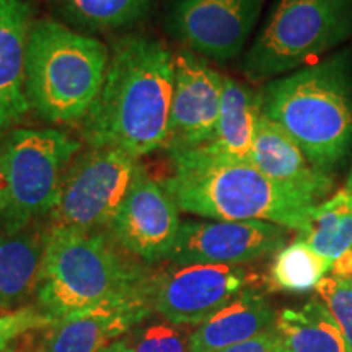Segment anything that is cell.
I'll list each match as a JSON object with an SVG mask.
<instances>
[{
  "instance_id": "6da1fadb",
  "label": "cell",
  "mask_w": 352,
  "mask_h": 352,
  "mask_svg": "<svg viewBox=\"0 0 352 352\" xmlns=\"http://www.w3.org/2000/svg\"><path fill=\"white\" fill-rule=\"evenodd\" d=\"M173 59L160 39L145 34H129L113 44L103 85L80 122L88 147L120 148L138 158L165 148Z\"/></svg>"
},
{
  "instance_id": "7a4b0ae2",
  "label": "cell",
  "mask_w": 352,
  "mask_h": 352,
  "mask_svg": "<svg viewBox=\"0 0 352 352\" xmlns=\"http://www.w3.org/2000/svg\"><path fill=\"white\" fill-rule=\"evenodd\" d=\"M153 276L107 230L44 232L38 307L60 321L113 302L152 300Z\"/></svg>"
},
{
  "instance_id": "3957f363",
  "label": "cell",
  "mask_w": 352,
  "mask_h": 352,
  "mask_svg": "<svg viewBox=\"0 0 352 352\" xmlns=\"http://www.w3.org/2000/svg\"><path fill=\"white\" fill-rule=\"evenodd\" d=\"M173 173L164 186L179 210L214 220H261L303 233L320 204L315 197L267 178L250 162L208 148L170 153Z\"/></svg>"
},
{
  "instance_id": "277c9868",
  "label": "cell",
  "mask_w": 352,
  "mask_h": 352,
  "mask_svg": "<svg viewBox=\"0 0 352 352\" xmlns=\"http://www.w3.org/2000/svg\"><path fill=\"white\" fill-rule=\"evenodd\" d=\"M261 113L276 121L316 168L331 173L352 148V54H334L266 82Z\"/></svg>"
},
{
  "instance_id": "5b68a950",
  "label": "cell",
  "mask_w": 352,
  "mask_h": 352,
  "mask_svg": "<svg viewBox=\"0 0 352 352\" xmlns=\"http://www.w3.org/2000/svg\"><path fill=\"white\" fill-rule=\"evenodd\" d=\"M109 64L107 44L54 20L33 21L26 47V100L52 124L82 122Z\"/></svg>"
},
{
  "instance_id": "8992f818",
  "label": "cell",
  "mask_w": 352,
  "mask_h": 352,
  "mask_svg": "<svg viewBox=\"0 0 352 352\" xmlns=\"http://www.w3.org/2000/svg\"><path fill=\"white\" fill-rule=\"evenodd\" d=\"M352 39V0H276L243 57L252 83H266L315 64Z\"/></svg>"
},
{
  "instance_id": "52a82bcc",
  "label": "cell",
  "mask_w": 352,
  "mask_h": 352,
  "mask_svg": "<svg viewBox=\"0 0 352 352\" xmlns=\"http://www.w3.org/2000/svg\"><path fill=\"white\" fill-rule=\"evenodd\" d=\"M80 151V140L54 127L3 134L6 206L0 227L6 233L25 230L34 219L50 215L65 171Z\"/></svg>"
},
{
  "instance_id": "ba28073f",
  "label": "cell",
  "mask_w": 352,
  "mask_h": 352,
  "mask_svg": "<svg viewBox=\"0 0 352 352\" xmlns=\"http://www.w3.org/2000/svg\"><path fill=\"white\" fill-rule=\"evenodd\" d=\"M139 158L113 147H88L70 162L51 226L76 230H108L139 170Z\"/></svg>"
},
{
  "instance_id": "9c48e42d",
  "label": "cell",
  "mask_w": 352,
  "mask_h": 352,
  "mask_svg": "<svg viewBox=\"0 0 352 352\" xmlns=\"http://www.w3.org/2000/svg\"><path fill=\"white\" fill-rule=\"evenodd\" d=\"M253 277L240 266L189 264L153 276L152 307L165 320L182 327H199L252 289Z\"/></svg>"
},
{
  "instance_id": "30bf717a",
  "label": "cell",
  "mask_w": 352,
  "mask_h": 352,
  "mask_svg": "<svg viewBox=\"0 0 352 352\" xmlns=\"http://www.w3.org/2000/svg\"><path fill=\"white\" fill-rule=\"evenodd\" d=\"M266 0H171L168 30L189 51L227 63L241 54Z\"/></svg>"
},
{
  "instance_id": "8fae6325",
  "label": "cell",
  "mask_w": 352,
  "mask_h": 352,
  "mask_svg": "<svg viewBox=\"0 0 352 352\" xmlns=\"http://www.w3.org/2000/svg\"><path fill=\"white\" fill-rule=\"evenodd\" d=\"M179 226L175 199L140 165L107 232L132 256L153 264L170 258Z\"/></svg>"
},
{
  "instance_id": "7c38bea8",
  "label": "cell",
  "mask_w": 352,
  "mask_h": 352,
  "mask_svg": "<svg viewBox=\"0 0 352 352\" xmlns=\"http://www.w3.org/2000/svg\"><path fill=\"white\" fill-rule=\"evenodd\" d=\"M285 241L287 228L261 220H184L168 261L173 266H239L277 253Z\"/></svg>"
},
{
  "instance_id": "4fadbf2b",
  "label": "cell",
  "mask_w": 352,
  "mask_h": 352,
  "mask_svg": "<svg viewBox=\"0 0 352 352\" xmlns=\"http://www.w3.org/2000/svg\"><path fill=\"white\" fill-rule=\"evenodd\" d=\"M173 63V100L165 142L168 153L204 147L212 140L223 90V77L195 52H178Z\"/></svg>"
},
{
  "instance_id": "5bb4252c",
  "label": "cell",
  "mask_w": 352,
  "mask_h": 352,
  "mask_svg": "<svg viewBox=\"0 0 352 352\" xmlns=\"http://www.w3.org/2000/svg\"><path fill=\"white\" fill-rule=\"evenodd\" d=\"M152 300L113 302L57 321L36 352H100L152 315Z\"/></svg>"
},
{
  "instance_id": "9a60e30c",
  "label": "cell",
  "mask_w": 352,
  "mask_h": 352,
  "mask_svg": "<svg viewBox=\"0 0 352 352\" xmlns=\"http://www.w3.org/2000/svg\"><path fill=\"white\" fill-rule=\"evenodd\" d=\"M250 164L274 182L321 201L333 189L331 173L316 168L283 127L259 114Z\"/></svg>"
},
{
  "instance_id": "2e32d148",
  "label": "cell",
  "mask_w": 352,
  "mask_h": 352,
  "mask_svg": "<svg viewBox=\"0 0 352 352\" xmlns=\"http://www.w3.org/2000/svg\"><path fill=\"white\" fill-rule=\"evenodd\" d=\"M33 25L25 0H0V134L30 111L26 100V47Z\"/></svg>"
},
{
  "instance_id": "e0dca14e",
  "label": "cell",
  "mask_w": 352,
  "mask_h": 352,
  "mask_svg": "<svg viewBox=\"0 0 352 352\" xmlns=\"http://www.w3.org/2000/svg\"><path fill=\"white\" fill-rule=\"evenodd\" d=\"M276 314L253 287L220 308L191 333V352H220L274 327Z\"/></svg>"
},
{
  "instance_id": "ac0fdd59",
  "label": "cell",
  "mask_w": 352,
  "mask_h": 352,
  "mask_svg": "<svg viewBox=\"0 0 352 352\" xmlns=\"http://www.w3.org/2000/svg\"><path fill=\"white\" fill-rule=\"evenodd\" d=\"M259 114V95L235 78L223 77L217 127L204 148L233 160L250 162Z\"/></svg>"
},
{
  "instance_id": "d6986e66",
  "label": "cell",
  "mask_w": 352,
  "mask_h": 352,
  "mask_svg": "<svg viewBox=\"0 0 352 352\" xmlns=\"http://www.w3.org/2000/svg\"><path fill=\"white\" fill-rule=\"evenodd\" d=\"M43 250L44 233L25 228L0 235V311L36 292Z\"/></svg>"
},
{
  "instance_id": "ffe728a7",
  "label": "cell",
  "mask_w": 352,
  "mask_h": 352,
  "mask_svg": "<svg viewBox=\"0 0 352 352\" xmlns=\"http://www.w3.org/2000/svg\"><path fill=\"white\" fill-rule=\"evenodd\" d=\"M274 329L284 352H349L340 327L320 298L277 314Z\"/></svg>"
},
{
  "instance_id": "44dd1931",
  "label": "cell",
  "mask_w": 352,
  "mask_h": 352,
  "mask_svg": "<svg viewBox=\"0 0 352 352\" xmlns=\"http://www.w3.org/2000/svg\"><path fill=\"white\" fill-rule=\"evenodd\" d=\"M303 239L320 256L338 261L352 250V191L341 189L329 199L320 202L310 215Z\"/></svg>"
},
{
  "instance_id": "7402d4cb",
  "label": "cell",
  "mask_w": 352,
  "mask_h": 352,
  "mask_svg": "<svg viewBox=\"0 0 352 352\" xmlns=\"http://www.w3.org/2000/svg\"><path fill=\"white\" fill-rule=\"evenodd\" d=\"M152 6L153 0H59V12L78 30L103 33L138 25Z\"/></svg>"
},
{
  "instance_id": "603a6c76",
  "label": "cell",
  "mask_w": 352,
  "mask_h": 352,
  "mask_svg": "<svg viewBox=\"0 0 352 352\" xmlns=\"http://www.w3.org/2000/svg\"><path fill=\"white\" fill-rule=\"evenodd\" d=\"M331 266L305 240L297 239L276 253L270 270V285L283 292H308L331 272Z\"/></svg>"
},
{
  "instance_id": "cb8c5ba5",
  "label": "cell",
  "mask_w": 352,
  "mask_h": 352,
  "mask_svg": "<svg viewBox=\"0 0 352 352\" xmlns=\"http://www.w3.org/2000/svg\"><path fill=\"white\" fill-rule=\"evenodd\" d=\"M186 328L165 318L140 323L131 340L134 352H191V333Z\"/></svg>"
},
{
  "instance_id": "d4e9b609",
  "label": "cell",
  "mask_w": 352,
  "mask_h": 352,
  "mask_svg": "<svg viewBox=\"0 0 352 352\" xmlns=\"http://www.w3.org/2000/svg\"><path fill=\"white\" fill-rule=\"evenodd\" d=\"M315 290L340 327L347 351L352 352V284L329 272L320 280Z\"/></svg>"
},
{
  "instance_id": "484cf974",
  "label": "cell",
  "mask_w": 352,
  "mask_h": 352,
  "mask_svg": "<svg viewBox=\"0 0 352 352\" xmlns=\"http://www.w3.org/2000/svg\"><path fill=\"white\" fill-rule=\"evenodd\" d=\"M57 321L39 307H25L16 311L0 314V352L10 349L12 342L28 333L46 331Z\"/></svg>"
},
{
  "instance_id": "4316f807",
  "label": "cell",
  "mask_w": 352,
  "mask_h": 352,
  "mask_svg": "<svg viewBox=\"0 0 352 352\" xmlns=\"http://www.w3.org/2000/svg\"><path fill=\"white\" fill-rule=\"evenodd\" d=\"M220 352H284V349L274 327H272L267 331L252 338V340L240 342V344L232 346Z\"/></svg>"
},
{
  "instance_id": "83f0119b",
  "label": "cell",
  "mask_w": 352,
  "mask_h": 352,
  "mask_svg": "<svg viewBox=\"0 0 352 352\" xmlns=\"http://www.w3.org/2000/svg\"><path fill=\"white\" fill-rule=\"evenodd\" d=\"M331 274L340 276L342 279L349 280L352 284V250L347 252L344 256H341L338 261L333 263L331 266Z\"/></svg>"
},
{
  "instance_id": "f1b7e54d",
  "label": "cell",
  "mask_w": 352,
  "mask_h": 352,
  "mask_svg": "<svg viewBox=\"0 0 352 352\" xmlns=\"http://www.w3.org/2000/svg\"><path fill=\"white\" fill-rule=\"evenodd\" d=\"M6 206V171H3V134H0V214Z\"/></svg>"
},
{
  "instance_id": "f546056e",
  "label": "cell",
  "mask_w": 352,
  "mask_h": 352,
  "mask_svg": "<svg viewBox=\"0 0 352 352\" xmlns=\"http://www.w3.org/2000/svg\"><path fill=\"white\" fill-rule=\"evenodd\" d=\"M100 352H134V346L131 340H118Z\"/></svg>"
},
{
  "instance_id": "4dcf8cb0",
  "label": "cell",
  "mask_w": 352,
  "mask_h": 352,
  "mask_svg": "<svg viewBox=\"0 0 352 352\" xmlns=\"http://www.w3.org/2000/svg\"><path fill=\"white\" fill-rule=\"evenodd\" d=\"M346 189L352 191V170L349 171V176H347V179H346Z\"/></svg>"
},
{
  "instance_id": "1f68e13d",
  "label": "cell",
  "mask_w": 352,
  "mask_h": 352,
  "mask_svg": "<svg viewBox=\"0 0 352 352\" xmlns=\"http://www.w3.org/2000/svg\"><path fill=\"white\" fill-rule=\"evenodd\" d=\"M6 352H23V351H19V349H8Z\"/></svg>"
}]
</instances>
